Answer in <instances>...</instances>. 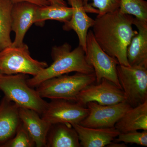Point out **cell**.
<instances>
[{"mask_svg":"<svg viewBox=\"0 0 147 147\" xmlns=\"http://www.w3.org/2000/svg\"><path fill=\"white\" fill-rule=\"evenodd\" d=\"M134 17L121 13L119 9L97 16L92 30L95 39L102 50L119 62L129 66L127 49L138 32L132 28Z\"/></svg>","mask_w":147,"mask_h":147,"instance_id":"obj_1","label":"cell"},{"mask_svg":"<svg viewBox=\"0 0 147 147\" xmlns=\"http://www.w3.org/2000/svg\"><path fill=\"white\" fill-rule=\"evenodd\" d=\"M51 56L53 63L36 76L28 79L27 82L29 86L36 88L45 80L70 72L94 73L93 67L87 61L85 51L80 45L72 50L68 43L54 46Z\"/></svg>","mask_w":147,"mask_h":147,"instance_id":"obj_2","label":"cell"},{"mask_svg":"<svg viewBox=\"0 0 147 147\" xmlns=\"http://www.w3.org/2000/svg\"><path fill=\"white\" fill-rule=\"evenodd\" d=\"M95 82L94 73L87 74L76 72L73 75L65 74L45 80L36 87V90L43 98L76 102L79 92Z\"/></svg>","mask_w":147,"mask_h":147,"instance_id":"obj_3","label":"cell"},{"mask_svg":"<svg viewBox=\"0 0 147 147\" xmlns=\"http://www.w3.org/2000/svg\"><path fill=\"white\" fill-rule=\"evenodd\" d=\"M28 74L6 75L0 74V90L4 96L19 107L28 108L39 115L45 112L48 102L27 82Z\"/></svg>","mask_w":147,"mask_h":147,"instance_id":"obj_4","label":"cell"},{"mask_svg":"<svg viewBox=\"0 0 147 147\" xmlns=\"http://www.w3.org/2000/svg\"><path fill=\"white\" fill-rule=\"evenodd\" d=\"M48 65L31 56L26 44L20 47L9 46L0 51V74L12 75L18 74L36 76Z\"/></svg>","mask_w":147,"mask_h":147,"instance_id":"obj_5","label":"cell"},{"mask_svg":"<svg viewBox=\"0 0 147 147\" xmlns=\"http://www.w3.org/2000/svg\"><path fill=\"white\" fill-rule=\"evenodd\" d=\"M117 71L125 100L132 108L147 101V68L119 64Z\"/></svg>","mask_w":147,"mask_h":147,"instance_id":"obj_6","label":"cell"},{"mask_svg":"<svg viewBox=\"0 0 147 147\" xmlns=\"http://www.w3.org/2000/svg\"><path fill=\"white\" fill-rule=\"evenodd\" d=\"M85 53L87 61L94 69L96 83L106 79L122 89L117 74L119 62L102 50L95 39L91 30L88 31L87 35Z\"/></svg>","mask_w":147,"mask_h":147,"instance_id":"obj_7","label":"cell"},{"mask_svg":"<svg viewBox=\"0 0 147 147\" xmlns=\"http://www.w3.org/2000/svg\"><path fill=\"white\" fill-rule=\"evenodd\" d=\"M86 106L88 109V115L79 124L92 128L115 127L118 121L132 108L126 101L111 105H102L90 101Z\"/></svg>","mask_w":147,"mask_h":147,"instance_id":"obj_8","label":"cell"},{"mask_svg":"<svg viewBox=\"0 0 147 147\" xmlns=\"http://www.w3.org/2000/svg\"><path fill=\"white\" fill-rule=\"evenodd\" d=\"M88 109L76 102L54 99L48 105L42 118L51 125L79 124L88 115Z\"/></svg>","mask_w":147,"mask_h":147,"instance_id":"obj_9","label":"cell"},{"mask_svg":"<svg viewBox=\"0 0 147 147\" xmlns=\"http://www.w3.org/2000/svg\"><path fill=\"white\" fill-rule=\"evenodd\" d=\"M88 85L79 92L76 102L83 106L94 101L102 105H111L125 101L123 90L107 79Z\"/></svg>","mask_w":147,"mask_h":147,"instance_id":"obj_10","label":"cell"},{"mask_svg":"<svg viewBox=\"0 0 147 147\" xmlns=\"http://www.w3.org/2000/svg\"><path fill=\"white\" fill-rule=\"evenodd\" d=\"M38 6L28 2L13 4L11 11V29L15 34L12 46L24 45L25 35L32 25Z\"/></svg>","mask_w":147,"mask_h":147,"instance_id":"obj_11","label":"cell"},{"mask_svg":"<svg viewBox=\"0 0 147 147\" xmlns=\"http://www.w3.org/2000/svg\"><path fill=\"white\" fill-rule=\"evenodd\" d=\"M72 9L70 20L63 26L64 30H73L76 33L79 40V45L85 51L87 35L90 28L94 24L95 20L88 16L82 0H67Z\"/></svg>","mask_w":147,"mask_h":147,"instance_id":"obj_12","label":"cell"},{"mask_svg":"<svg viewBox=\"0 0 147 147\" xmlns=\"http://www.w3.org/2000/svg\"><path fill=\"white\" fill-rule=\"evenodd\" d=\"M19 115L22 125L35 146H46L47 134L52 125L31 109L19 107Z\"/></svg>","mask_w":147,"mask_h":147,"instance_id":"obj_13","label":"cell"},{"mask_svg":"<svg viewBox=\"0 0 147 147\" xmlns=\"http://www.w3.org/2000/svg\"><path fill=\"white\" fill-rule=\"evenodd\" d=\"M133 25L138 31L127 47V61L129 66L147 68V22L134 18Z\"/></svg>","mask_w":147,"mask_h":147,"instance_id":"obj_14","label":"cell"},{"mask_svg":"<svg viewBox=\"0 0 147 147\" xmlns=\"http://www.w3.org/2000/svg\"><path fill=\"white\" fill-rule=\"evenodd\" d=\"M71 125L77 132L80 145L83 147L106 146L120 133L115 127L92 128L79 124Z\"/></svg>","mask_w":147,"mask_h":147,"instance_id":"obj_15","label":"cell"},{"mask_svg":"<svg viewBox=\"0 0 147 147\" xmlns=\"http://www.w3.org/2000/svg\"><path fill=\"white\" fill-rule=\"evenodd\" d=\"M19 107L4 96L0 102V146L14 137L21 124Z\"/></svg>","mask_w":147,"mask_h":147,"instance_id":"obj_16","label":"cell"},{"mask_svg":"<svg viewBox=\"0 0 147 147\" xmlns=\"http://www.w3.org/2000/svg\"><path fill=\"white\" fill-rule=\"evenodd\" d=\"M46 146L81 147L77 132L71 124L59 123L51 125Z\"/></svg>","mask_w":147,"mask_h":147,"instance_id":"obj_17","label":"cell"},{"mask_svg":"<svg viewBox=\"0 0 147 147\" xmlns=\"http://www.w3.org/2000/svg\"><path fill=\"white\" fill-rule=\"evenodd\" d=\"M115 127L120 133L147 130V101L127 110L116 123Z\"/></svg>","mask_w":147,"mask_h":147,"instance_id":"obj_18","label":"cell"},{"mask_svg":"<svg viewBox=\"0 0 147 147\" xmlns=\"http://www.w3.org/2000/svg\"><path fill=\"white\" fill-rule=\"evenodd\" d=\"M72 9L67 6L49 5L38 7L36 11L34 24L36 26H43L47 20H55L63 22H68L71 18Z\"/></svg>","mask_w":147,"mask_h":147,"instance_id":"obj_19","label":"cell"},{"mask_svg":"<svg viewBox=\"0 0 147 147\" xmlns=\"http://www.w3.org/2000/svg\"><path fill=\"white\" fill-rule=\"evenodd\" d=\"M13 3L9 0H0V51L11 46V11Z\"/></svg>","mask_w":147,"mask_h":147,"instance_id":"obj_20","label":"cell"},{"mask_svg":"<svg viewBox=\"0 0 147 147\" xmlns=\"http://www.w3.org/2000/svg\"><path fill=\"white\" fill-rule=\"evenodd\" d=\"M86 12L101 16L105 13L117 10L120 5V0H82Z\"/></svg>","mask_w":147,"mask_h":147,"instance_id":"obj_21","label":"cell"},{"mask_svg":"<svg viewBox=\"0 0 147 147\" xmlns=\"http://www.w3.org/2000/svg\"><path fill=\"white\" fill-rule=\"evenodd\" d=\"M119 10L121 13L133 15L147 22V2L144 0H120Z\"/></svg>","mask_w":147,"mask_h":147,"instance_id":"obj_22","label":"cell"},{"mask_svg":"<svg viewBox=\"0 0 147 147\" xmlns=\"http://www.w3.org/2000/svg\"><path fill=\"white\" fill-rule=\"evenodd\" d=\"M35 146L22 123L14 137L3 144L1 147H32Z\"/></svg>","mask_w":147,"mask_h":147,"instance_id":"obj_23","label":"cell"},{"mask_svg":"<svg viewBox=\"0 0 147 147\" xmlns=\"http://www.w3.org/2000/svg\"><path fill=\"white\" fill-rule=\"evenodd\" d=\"M114 141L123 142L125 144H134L147 146V130H143L142 132L138 131H129L125 133H120Z\"/></svg>","mask_w":147,"mask_h":147,"instance_id":"obj_24","label":"cell"},{"mask_svg":"<svg viewBox=\"0 0 147 147\" xmlns=\"http://www.w3.org/2000/svg\"><path fill=\"white\" fill-rule=\"evenodd\" d=\"M13 4L21 2H28L34 4L39 7L50 5L46 0H9Z\"/></svg>","mask_w":147,"mask_h":147,"instance_id":"obj_25","label":"cell"},{"mask_svg":"<svg viewBox=\"0 0 147 147\" xmlns=\"http://www.w3.org/2000/svg\"><path fill=\"white\" fill-rule=\"evenodd\" d=\"M50 5L67 6V4L64 0H46Z\"/></svg>","mask_w":147,"mask_h":147,"instance_id":"obj_26","label":"cell"},{"mask_svg":"<svg viewBox=\"0 0 147 147\" xmlns=\"http://www.w3.org/2000/svg\"><path fill=\"white\" fill-rule=\"evenodd\" d=\"M106 147H126L127 146L124 143H121V142H117L113 141L107 145Z\"/></svg>","mask_w":147,"mask_h":147,"instance_id":"obj_27","label":"cell"}]
</instances>
